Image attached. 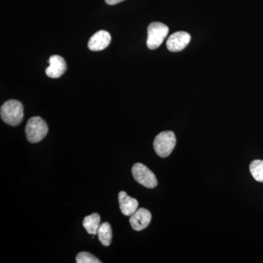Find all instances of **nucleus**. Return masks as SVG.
Here are the masks:
<instances>
[{"instance_id": "f257e3e1", "label": "nucleus", "mask_w": 263, "mask_h": 263, "mask_svg": "<svg viewBox=\"0 0 263 263\" xmlns=\"http://www.w3.org/2000/svg\"><path fill=\"white\" fill-rule=\"evenodd\" d=\"M0 116L7 124L18 126L24 119L23 105L18 100H8L2 105Z\"/></svg>"}, {"instance_id": "f03ea898", "label": "nucleus", "mask_w": 263, "mask_h": 263, "mask_svg": "<svg viewBox=\"0 0 263 263\" xmlns=\"http://www.w3.org/2000/svg\"><path fill=\"white\" fill-rule=\"evenodd\" d=\"M48 132L47 124L39 117L30 118L26 125V136L28 141L32 143L42 141L48 134Z\"/></svg>"}, {"instance_id": "7ed1b4c3", "label": "nucleus", "mask_w": 263, "mask_h": 263, "mask_svg": "<svg viewBox=\"0 0 263 263\" xmlns=\"http://www.w3.org/2000/svg\"><path fill=\"white\" fill-rule=\"evenodd\" d=\"M176 144V138L174 133L171 131H164L156 137L154 148L157 155L167 157L172 153Z\"/></svg>"}, {"instance_id": "20e7f679", "label": "nucleus", "mask_w": 263, "mask_h": 263, "mask_svg": "<svg viewBox=\"0 0 263 263\" xmlns=\"http://www.w3.org/2000/svg\"><path fill=\"white\" fill-rule=\"evenodd\" d=\"M147 32V46L151 50H155L160 47L164 40L167 37L169 28L165 24L160 22H153L148 26Z\"/></svg>"}, {"instance_id": "39448f33", "label": "nucleus", "mask_w": 263, "mask_h": 263, "mask_svg": "<svg viewBox=\"0 0 263 263\" xmlns=\"http://www.w3.org/2000/svg\"><path fill=\"white\" fill-rule=\"evenodd\" d=\"M132 173L137 182L145 187L153 189L157 186V180L155 175L144 164H135L132 168Z\"/></svg>"}, {"instance_id": "423d86ee", "label": "nucleus", "mask_w": 263, "mask_h": 263, "mask_svg": "<svg viewBox=\"0 0 263 263\" xmlns=\"http://www.w3.org/2000/svg\"><path fill=\"white\" fill-rule=\"evenodd\" d=\"M191 41V35L186 32H176L170 36L167 39L166 46L167 49L171 52L182 51L188 46Z\"/></svg>"}, {"instance_id": "0eeeda50", "label": "nucleus", "mask_w": 263, "mask_h": 263, "mask_svg": "<svg viewBox=\"0 0 263 263\" xmlns=\"http://www.w3.org/2000/svg\"><path fill=\"white\" fill-rule=\"evenodd\" d=\"M152 220V214L146 209H138L133 215L130 216L129 222L133 230L141 231L149 226Z\"/></svg>"}, {"instance_id": "6e6552de", "label": "nucleus", "mask_w": 263, "mask_h": 263, "mask_svg": "<svg viewBox=\"0 0 263 263\" xmlns=\"http://www.w3.org/2000/svg\"><path fill=\"white\" fill-rule=\"evenodd\" d=\"M49 66L46 68V73L47 76L51 79H58L67 70V64L63 57L59 55H53L50 57Z\"/></svg>"}, {"instance_id": "1a4fd4ad", "label": "nucleus", "mask_w": 263, "mask_h": 263, "mask_svg": "<svg viewBox=\"0 0 263 263\" xmlns=\"http://www.w3.org/2000/svg\"><path fill=\"white\" fill-rule=\"evenodd\" d=\"M111 41L110 33L105 30H100L90 38L88 48L92 51H100L105 49Z\"/></svg>"}, {"instance_id": "9d476101", "label": "nucleus", "mask_w": 263, "mask_h": 263, "mask_svg": "<svg viewBox=\"0 0 263 263\" xmlns=\"http://www.w3.org/2000/svg\"><path fill=\"white\" fill-rule=\"evenodd\" d=\"M119 206L122 214L125 216H131L138 209V201L122 191L119 194Z\"/></svg>"}, {"instance_id": "9b49d317", "label": "nucleus", "mask_w": 263, "mask_h": 263, "mask_svg": "<svg viewBox=\"0 0 263 263\" xmlns=\"http://www.w3.org/2000/svg\"><path fill=\"white\" fill-rule=\"evenodd\" d=\"M83 226L87 233L90 235L98 234V229L100 226V216L97 213L86 216L83 221Z\"/></svg>"}, {"instance_id": "f8f14e48", "label": "nucleus", "mask_w": 263, "mask_h": 263, "mask_svg": "<svg viewBox=\"0 0 263 263\" xmlns=\"http://www.w3.org/2000/svg\"><path fill=\"white\" fill-rule=\"evenodd\" d=\"M98 235L99 240L101 242L102 245L105 247H108L112 241V228L108 222H104L100 224L99 228Z\"/></svg>"}, {"instance_id": "ddd939ff", "label": "nucleus", "mask_w": 263, "mask_h": 263, "mask_svg": "<svg viewBox=\"0 0 263 263\" xmlns=\"http://www.w3.org/2000/svg\"><path fill=\"white\" fill-rule=\"evenodd\" d=\"M251 174L254 179L259 182L263 183V161L254 160L249 166Z\"/></svg>"}, {"instance_id": "4468645a", "label": "nucleus", "mask_w": 263, "mask_h": 263, "mask_svg": "<svg viewBox=\"0 0 263 263\" xmlns=\"http://www.w3.org/2000/svg\"><path fill=\"white\" fill-rule=\"evenodd\" d=\"M76 262L78 263H100L101 261L99 260L92 254L88 252H80L76 256Z\"/></svg>"}, {"instance_id": "2eb2a0df", "label": "nucleus", "mask_w": 263, "mask_h": 263, "mask_svg": "<svg viewBox=\"0 0 263 263\" xmlns=\"http://www.w3.org/2000/svg\"><path fill=\"white\" fill-rule=\"evenodd\" d=\"M123 1L124 0H105V3L109 5H114L122 3Z\"/></svg>"}]
</instances>
